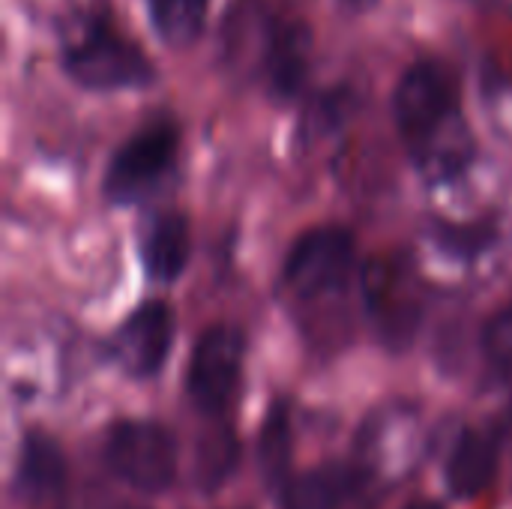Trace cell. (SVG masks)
I'll return each mask as SVG.
<instances>
[{
    "mask_svg": "<svg viewBox=\"0 0 512 509\" xmlns=\"http://www.w3.org/2000/svg\"><path fill=\"white\" fill-rule=\"evenodd\" d=\"M498 471V447L480 432H465L447 462V486L456 498H477Z\"/></svg>",
    "mask_w": 512,
    "mask_h": 509,
    "instance_id": "obj_11",
    "label": "cell"
},
{
    "mask_svg": "<svg viewBox=\"0 0 512 509\" xmlns=\"http://www.w3.org/2000/svg\"><path fill=\"white\" fill-rule=\"evenodd\" d=\"M138 255L144 264L147 279L168 285L183 276L189 255H192V228L189 219L177 210L156 213L144 228L138 240Z\"/></svg>",
    "mask_w": 512,
    "mask_h": 509,
    "instance_id": "obj_10",
    "label": "cell"
},
{
    "mask_svg": "<svg viewBox=\"0 0 512 509\" xmlns=\"http://www.w3.org/2000/svg\"><path fill=\"white\" fill-rule=\"evenodd\" d=\"M63 486H66V459L60 447L42 432H30L21 444L18 489L30 498H51Z\"/></svg>",
    "mask_w": 512,
    "mask_h": 509,
    "instance_id": "obj_12",
    "label": "cell"
},
{
    "mask_svg": "<svg viewBox=\"0 0 512 509\" xmlns=\"http://www.w3.org/2000/svg\"><path fill=\"white\" fill-rule=\"evenodd\" d=\"M258 462L261 477L267 486L279 489L288 486V468H291V411L285 402H276L270 414L264 417L261 438H258Z\"/></svg>",
    "mask_w": 512,
    "mask_h": 509,
    "instance_id": "obj_14",
    "label": "cell"
},
{
    "mask_svg": "<svg viewBox=\"0 0 512 509\" xmlns=\"http://www.w3.org/2000/svg\"><path fill=\"white\" fill-rule=\"evenodd\" d=\"M147 12L165 45L189 48L207 24L210 0H147Z\"/></svg>",
    "mask_w": 512,
    "mask_h": 509,
    "instance_id": "obj_13",
    "label": "cell"
},
{
    "mask_svg": "<svg viewBox=\"0 0 512 509\" xmlns=\"http://www.w3.org/2000/svg\"><path fill=\"white\" fill-rule=\"evenodd\" d=\"M360 288L381 336L393 345L411 342L420 321V291L414 273L402 261L378 255L360 270Z\"/></svg>",
    "mask_w": 512,
    "mask_h": 509,
    "instance_id": "obj_7",
    "label": "cell"
},
{
    "mask_svg": "<svg viewBox=\"0 0 512 509\" xmlns=\"http://www.w3.org/2000/svg\"><path fill=\"white\" fill-rule=\"evenodd\" d=\"M261 72L267 90L276 99L291 102L303 93L312 72V33L303 21L273 18L267 24V36L261 45Z\"/></svg>",
    "mask_w": 512,
    "mask_h": 509,
    "instance_id": "obj_9",
    "label": "cell"
},
{
    "mask_svg": "<svg viewBox=\"0 0 512 509\" xmlns=\"http://www.w3.org/2000/svg\"><path fill=\"white\" fill-rule=\"evenodd\" d=\"M411 509H441V507H438V504H414Z\"/></svg>",
    "mask_w": 512,
    "mask_h": 509,
    "instance_id": "obj_18",
    "label": "cell"
},
{
    "mask_svg": "<svg viewBox=\"0 0 512 509\" xmlns=\"http://www.w3.org/2000/svg\"><path fill=\"white\" fill-rule=\"evenodd\" d=\"M354 492V477L348 471L324 468L288 480L285 509H339V504Z\"/></svg>",
    "mask_w": 512,
    "mask_h": 509,
    "instance_id": "obj_15",
    "label": "cell"
},
{
    "mask_svg": "<svg viewBox=\"0 0 512 509\" xmlns=\"http://www.w3.org/2000/svg\"><path fill=\"white\" fill-rule=\"evenodd\" d=\"M177 321L174 309L165 300H147L129 312V318L114 333V357L117 363L135 375L150 378L156 375L174 345Z\"/></svg>",
    "mask_w": 512,
    "mask_h": 509,
    "instance_id": "obj_8",
    "label": "cell"
},
{
    "mask_svg": "<svg viewBox=\"0 0 512 509\" xmlns=\"http://www.w3.org/2000/svg\"><path fill=\"white\" fill-rule=\"evenodd\" d=\"M237 468V438L228 429H216L201 438L195 459V480L204 492L219 489Z\"/></svg>",
    "mask_w": 512,
    "mask_h": 509,
    "instance_id": "obj_16",
    "label": "cell"
},
{
    "mask_svg": "<svg viewBox=\"0 0 512 509\" xmlns=\"http://www.w3.org/2000/svg\"><path fill=\"white\" fill-rule=\"evenodd\" d=\"M483 354L495 369L512 372V306L492 315L483 327Z\"/></svg>",
    "mask_w": 512,
    "mask_h": 509,
    "instance_id": "obj_17",
    "label": "cell"
},
{
    "mask_svg": "<svg viewBox=\"0 0 512 509\" xmlns=\"http://www.w3.org/2000/svg\"><path fill=\"white\" fill-rule=\"evenodd\" d=\"M393 120L411 165L432 183L456 180L477 156L459 78L435 57L411 63L393 93Z\"/></svg>",
    "mask_w": 512,
    "mask_h": 509,
    "instance_id": "obj_1",
    "label": "cell"
},
{
    "mask_svg": "<svg viewBox=\"0 0 512 509\" xmlns=\"http://www.w3.org/2000/svg\"><path fill=\"white\" fill-rule=\"evenodd\" d=\"M243 357L246 339L234 324H213L198 336L186 372V390L198 411L222 414L231 405L240 387Z\"/></svg>",
    "mask_w": 512,
    "mask_h": 509,
    "instance_id": "obj_6",
    "label": "cell"
},
{
    "mask_svg": "<svg viewBox=\"0 0 512 509\" xmlns=\"http://www.w3.org/2000/svg\"><path fill=\"white\" fill-rule=\"evenodd\" d=\"M111 471L144 495H159L174 483L177 447L168 429L159 423L129 420L117 423L105 444Z\"/></svg>",
    "mask_w": 512,
    "mask_h": 509,
    "instance_id": "obj_5",
    "label": "cell"
},
{
    "mask_svg": "<svg viewBox=\"0 0 512 509\" xmlns=\"http://www.w3.org/2000/svg\"><path fill=\"white\" fill-rule=\"evenodd\" d=\"M63 69L78 87L96 93L138 90L153 81L150 57L102 18H93L72 33L63 48Z\"/></svg>",
    "mask_w": 512,
    "mask_h": 509,
    "instance_id": "obj_2",
    "label": "cell"
},
{
    "mask_svg": "<svg viewBox=\"0 0 512 509\" xmlns=\"http://www.w3.org/2000/svg\"><path fill=\"white\" fill-rule=\"evenodd\" d=\"M357 270L354 234L342 225H315L303 231L282 264V282L288 294L303 306L342 297Z\"/></svg>",
    "mask_w": 512,
    "mask_h": 509,
    "instance_id": "obj_3",
    "label": "cell"
},
{
    "mask_svg": "<svg viewBox=\"0 0 512 509\" xmlns=\"http://www.w3.org/2000/svg\"><path fill=\"white\" fill-rule=\"evenodd\" d=\"M177 153H180V129L171 120L138 129L114 150L105 168L102 189L108 201L135 204L147 198L162 180H168V174L177 165Z\"/></svg>",
    "mask_w": 512,
    "mask_h": 509,
    "instance_id": "obj_4",
    "label": "cell"
}]
</instances>
